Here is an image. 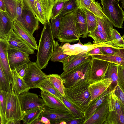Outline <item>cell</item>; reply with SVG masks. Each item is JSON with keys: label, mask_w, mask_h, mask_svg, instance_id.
I'll return each instance as SVG.
<instances>
[{"label": "cell", "mask_w": 124, "mask_h": 124, "mask_svg": "<svg viewBox=\"0 0 124 124\" xmlns=\"http://www.w3.org/2000/svg\"><path fill=\"white\" fill-rule=\"evenodd\" d=\"M114 92L116 96L124 106V92L118 85L114 90Z\"/></svg>", "instance_id": "50"}, {"label": "cell", "mask_w": 124, "mask_h": 124, "mask_svg": "<svg viewBox=\"0 0 124 124\" xmlns=\"http://www.w3.org/2000/svg\"><path fill=\"white\" fill-rule=\"evenodd\" d=\"M29 67L23 79L30 89L38 88L48 78L36 62H31L28 64Z\"/></svg>", "instance_id": "8"}, {"label": "cell", "mask_w": 124, "mask_h": 124, "mask_svg": "<svg viewBox=\"0 0 124 124\" xmlns=\"http://www.w3.org/2000/svg\"><path fill=\"white\" fill-rule=\"evenodd\" d=\"M109 112L103 124H124V106L115 95L114 90L108 98Z\"/></svg>", "instance_id": "7"}, {"label": "cell", "mask_w": 124, "mask_h": 124, "mask_svg": "<svg viewBox=\"0 0 124 124\" xmlns=\"http://www.w3.org/2000/svg\"><path fill=\"white\" fill-rule=\"evenodd\" d=\"M77 33L80 38L88 36L86 16L85 12L78 8L74 11Z\"/></svg>", "instance_id": "19"}, {"label": "cell", "mask_w": 124, "mask_h": 124, "mask_svg": "<svg viewBox=\"0 0 124 124\" xmlns=\"http://www.w3.org/2000/svg\"><path fill=\"white\" fill-rule=\"evenodd\" d=\"M43 108L37 107L29 110L23 114L22 120L24 124H31L36 119L39 118Z\"/></svg>", "instance_id": "32"}, {"label": "cell", "mask_w": 124, "mask_h": 124, "mask_svg": "<svg viewBox=\"0 0 124 124\" xmlns=\"http://www.w3.org/2000/svg\"><path fill=\"white\" fill-rule=\"evenodd\" d=\"M14 21L6 12L0 10V39L8 38L13 30Z\"/></svg>", "instance_id": "17"}, {"label": "cell", "mask_w": 124, "mask_h": 124, "mask_svg": "<svg viewBox=\"0 0 124 124\" xmlns=\"http://www.w3.org/2000/svg\"><path fill=\"white\" fill-rule=\"evenodd\" d=\"M118 65L110 62L105 75L104 78H110L112 81L109 87L111 91L114 90L118 85Z\"/></svg>", "instance_id": "30"}, {"label": "cell", "mask_w": 124, "mask_h": 124, "mask_svg": "<svg viewBox=\"0 0 124 124\" xmlns=\"http://www.w3.org/2000/svg\"><path fill=\"white\" fill-rule=\"evenodd\" d=\"M36 5L40 18V22L44 25L46 22L43 11L39 0H35Z\"/></svg>", "instance_id": "49"}, {"label": "cell", "mask_w": 124, "mask_h": 124, "mask_svg": "<svg viewBox=\"0 0 124 124\" xmlns=\"http://www.w3.org/2000/svg\"><path fill=\"white\" fill-rule=\"evenodd\" d=\"M22 8L30 10L36 16L39 22L40 18L36 7L35 0H19Z\"/></svg>", "instance_id": "38"}, {"label": "cell", "mask_w": 124, "mask_h": 124, "mask_svg": "<svg viewBox=\"0 0 124 124\" xmlns=\"http://www.w3.org/2000/svg\"><path fill=\"white\" fill-rule=\"evenodd\" d=\"M89 85L87 81H80L65 88V96L68 99L84 113L91 102L88 88Z\"/></svg>", "instance_id": "2"}, {"label": "cell", "mask_w": 124, "mask_h": 124, "mask_svg": "<svg viewBox=\"0 0 124 124\" xmlns=\"http://www.w3.org/2000/svg\"><path fill=\"white\" fill-rule=\"evenodd\" d=\"M88 36L92 38L94 40L93 43L95 44L105 43L111 40L97 28L93 32L89 33Z\"/></svg>", "instance_id": "39"}, {"label": "cell", "mask_w": 124, "mask_h": 124, "mask_svg": "<svg viewBox=\"0 0 124 124\" xmlns=\"http://www.w3.org/2000/svg\"><path fill=\"white\" fill-rule=\"evenodd\" d=\"M8 55L9 62L11 70L24 63L29 64L31 62L29 55L18 50L8 47Z\"/></svg>", "instance_id": "14"}, {"label": "cell", "mask_w": 124, "mask_h": 124, "mask_svg": "<svg viewBox=\"0 0 124 124\" xmlns=\"http://www.w3.org/2000/svg\"><path fill=\"white\" fill-rule=\"evenodd\" d=\"M43 25L38 46L36 62L41 70L46 68L51 58L54 51V41L50 21L46 22Z\"/></svg>", "instance_id": "1"}, {"label": "cell", "mask_w": 124, "mask_h": 124, "mask_svg": "<svg viewBox=\"0 0 124 124\" xmlns=\"http://www.w3.org/2000/svg\"><path fill=\"white\" fill-rule=\"evenodd\" d=\"M38 88L40 89L41 90L46 91L53 95L62 100L61 97L62 96L57 90L48 78Z\"/></svg>", "instance_id": "36"}, {"label": "cell", "mask_w": 124, "mask_h": 124, "mask_svg": "<svg viewBox=\"0 0 124 124\" xmlns=\"http://www.w3.org/2000/svg\"><path fill=\"white\" fill-rule=\"evenodd\" d=\"M84 12L86 15L88 31L89 33L96 29L97 21L95 16L92 12L88 11Z\"/></svg>", "instance_id": "41"}, {"label": "cell", "mask_w": 124, "mask_h": 124, "mask_svg": "<svg viewBox=\"0 0 124 124\" xmlns=\"http://www.w3.org/2000/svg\"><path fill=\"white\" fill-rule=\"evenodd\" d=\"M28 67V64L24 63L16 67L15 69L18 74L23 78L27 73Z\"/></svg>", "instance_id": "48"}, {"label": "cell", "mask_w": 124, "mask_h": 124, "mask_svg": "<svg viewBox=\"0 0 124 124\" xmlns=\"http://www.w3.org/2000/svg\"></svg>", "instance_id": "59"}, {"label": "cell", "mask_w": 124, "mask_h": 124, "mask_svg": "<svg viewBox=\"0 0 124 124\" xmlns=\"http://www.w3.org/2000/svg\"><path fill=\"white\" fill-rule=\"evenodd\" d=\"M56 1H63V0H55Z\"/></svg>", "instance_id": "58"}, {"label": "cell", "mask_w": 124, "mask_h": 124, "mask_svg": "<svg viewBox=\"0 0 124 124\" xmlns=\"http://www.w3.org/2000/svg\"><path fill=\"white\" fill-rule=\"evenodd\" d=\"M61 17L58 16L54 18L52 17L50 19L51 27L53 38L57 39V36L59 29Z\"/></svg>", "instance_id": "45"}, {"label": "cell", "mask_w": 124, "mask_h": 124, "mask_svg": "<svg viewBox=\"0 0 124 124\" xmlns=\"http://www.w3.org/2000/svg\"><path fill=\"white\" fill-rule=\"evenodd\" d=\"M112 82L110 78H106L90 84L88 88L91 96V103L107 90Z\"/></svg>", "instance_id": "20"}, {"label": "cell", "mask_w": 124, "mask_h": 124, "mask_svg": "<svg viewBox=\"0 0 124 124\" xmlns=\"http://www.w3.org/2000/svg\"><path fill=\"white\" fill-rule=\"evenodd\" d=\"M44 123L39 118L35 119L31 123V124H43Z\"/></svg>", "instance_id": "55"}, {"label": "cell", "mask_w": 124, "mask_h": 124, "mask_svg": "<svg viewBox=\"0 0 124 124\" xmlns=\"http://www.w3.org/2000/svg\"><path fill=\"white\" fill-rule=\"evenodd\" d=\"M110 42V40L105 43L95 44L92 43L90 41L83 44L79 40L78 42L76 44L71 45L67 43L60 46L64 54L70 55L86 53L94 48L105 45Z\"/></svg>", "instance_id": "12"}, {"label": "cell", "mask_w": 124, "mask_h": 124, "mask_svg": "<svg viewBox=\"0 0 124 124\" xmlns=\"http://www.w3.org/2000/svg\"><path fill=\"white\" fill-rule=\"evenodd\" d=\"M67 0L63 1L55 0V2L52 9L51 17L54 18L59 15L65 3Z\"/></svg>", "instance_id": "46"}, {"label": "cell", "mask_w": 124, "mask_h": 124, "mask_svg": "<svg viewBox=\"0 0 124 124\" xmlns=\"http://www.w3.org/2000/svg\"><path fill=\"white\" fill-rule=\"evenodd\" d=\"M95 16L97 23L96 28L111 40L112 31L114 26L113 24L107 18L103 19L96 16Z\"/></svg>", "instance_id": "29"}, {"label": "cell", "mask_w": 124, "mask_h": 124, "mask_svg": "<svg viewBox=\"0 0 124 124\" xmlns=\"http://www.w3.org/2000/svg\"><path fill=\"white\" fill-rule=\"evenodd\" d=\"M77 33L74 12L62 17L57 39L63 43H74L79 40Z\"/></svg>", "instance_id": "3"}, {"label": "cell", "mask_w": 124, "mask_h": 124, "mask_svg": "<svg viewBox=\"0 0 124 124\" xmlns=\"http://www.w3.org/2000/svg\"><path fill=\"white\" fill-rule=\"evenodd\" d=\"M78 8L76 0H67L65 3L58 16L62 17L67 14L74 12Z\"/></svg>", "instance_id": "40"}, {"label": "cell", "mask_w": 124, "mask_h": 124, "mask_svg": "<svg viewBox=\"0 0 124 124\" xmlns=\"http://www.w3.org/2000/svg\"><path fill=\"white\" fill-rule=\"evenodd\" d=\"M61 100L65 105L69 109L76 118L82 117L84 116L85 113L80 110L71 102L65 96H62Z\"/></svg>", "instance_id": "37"}, {"label": "cell", "mask_w": 124, "mask_h": 124, "mask_svg": "<svg viewBox=\"0 0 124 124\" xmlns=\"http://www.w3.org/2000/svg\"><path fill=\"white\" fill-rule=\"evenodd\" d=\"M111 40L116 46L120 48L124 47V39L116 29H112Z\"/></svg>", "instance_id": "44"}, {"label": "cell", "mask_w": 124, "mask_h": 124, "mask_svg": "<svg viewBox=\"0 0 124 124\" xmlns=\"http://www.w3.org/2000/svg\"><path fill=\"white\" fill-rule=\"evenodd\" d=\"M86 53L69 55L61 62L63 65V72L68 71L88 59Z\"/></svg>", "instance_id": "21"}, {"label": "cell", "mask_w": 124, "mask_h": 124, "mask_svg": "<svg viewBox=\"0 0 124 124\" xmlns=\"http://www.w3.org/2000/svg\"><path fill=\"white\" fill-rule=\"evenodd\" d=\"M11 84L6 78L0 64V89L8 93L11 89Z\"/></svg>", "instance_id": "43"}, {"label": "cell", "mask_w": 124, "mask_h": 124, "mask_svg": "<svg viewBox=\"0 0 124 124\" xmlns=\"http://www.w3.org/2000/svg\"><path fill=\"white\" fill-rule=\"evenodd\" d=\"M40 93L41 97L46 103V105L49 108L63 110L71 113L62 101L54 95L43 90H41Z\"/></svg>", "instance_id": "23"}, {"label": "cell", "mask_w": 124, "mask_h": 124, "mask_svg": "<svg viewBox=\"0 0 124 124\" xmlns=\"http://www.w3.org/2000/svg\"><path fill=\"white\" fill-rule=\"evenodd\" d=\"M39 118L44 124H51L50 120L48 118L42 116L41 114L39 116Z\"/></svg>", "instance_id": "53"}, {"label": "cell", "mask_w": 124, "mask_h": 124, "mask_svg": "<svg viewBox=\"0 0 124 124\" xmlns=\"http://www.w3.org/2000/svg\"><path fill=\"white\" fill-rule=\"evenodd\" d=\"M110 62L91 58L88 82L90 84L104 79Z\"/></svg>", "instance_id": "9"}, {"label": "cell", "mask_w": 124, "mask_h": 124, "mask_svg": "<svg viewBox=\"0 0 124 124\" xmlns=\"http://www.w3.org/2000/svg\"><path fill=\"white\" fill-rule=\"evenodd\" d=\"M8 43L6 40L0 39V64L6 78L11 84L13 78L8 55Z\"/></svg>", "instance_id": "15"}, {"label": "cell", "mask_w": 124, "mask_h": 124, "mask_svg": "<svg viewBox=\"0 0 124 124\" xmlns=\"http://www.w3.org/2000/svg\"><path fill=\"white\" fill-rule=\"evenodd\" d=\"M0 10L6 12L5 7L3 0H0Z\"/></svg>", "instance_id": "54"}, {"label": "cell", "mask_w": 124, "mask_h": 124, "mask_svg": "<svg viewBox=\"0 0 124 124\" xmlns=\"http://www.w3.org/2000/svg\"><path fill=\"white\" fill-rule=\"evenodd\" d=\"M78 8L84 12L88 11L94 15L99 12L101 7L98 1L92 0H76Z\"/></svg>", "instance_id": "28"}, {"label": "cell", "mask_w": 124, "mask_h": 124, "mask_svg": "<svg viewBox=\"0 0 124 124\" xmlns=\"http://www.w3.org/2000/svg\"><path fill=\"white\" fill-rule=\"evenodd\" d=\"M12 71L13 80L11 84V89L18 96L23 93L28 91L30 89L23 78L18 74L15 69Z\"/></svg>", "instance_id": "26"}, {"label": "cell", "mask_w": 124, "mask_h": 124, "mask_svg": "<svg viewBox=\"0 0 124 124\" xmlns=\"http://www.w3.org/2000/svg\"><path fill=\"white\" fill-rule=\"evenodd\" d=\"M69 56L64 53L63 51L61 48L58 41L54 40L53 52L50 60L52 62H62Z\"/></svg>", "instance_id": "33"}, {"label": "cell", "mask_w": 124, "mask_h": 124, "mask_svg": "<svg viewBox=\"0 0 124 124\" xmlns=\"http://www.w3.org/2000/svg\"><path fill=\"white\" fill-rule=\"evenodd\" d=\"M6 12L14 20L21 16L22 7L19 0H3Z\"/></svg>", "instance_id": "25"}, {"label": "cell", "mask_w": 124, "mask_h": 124, "mask_svg": "<svg viewBox=\"0 0 124 124\" xmlns=\"http://www.w3.org/2000/svg\"><path fill=\"white\" fill-rule=\"evenodd\" d=\"M47 77L60 93L63 96H65V88L60 75L56 74H49L47 75Z\"/></svg>", "instance_id": "31"}, {"label": "cell", "mask_w": 124, "mask_h": 124, "mask_svg": "<svg viewBox=\"0 0 124 124\" xmlns=\"http://www.w3.org/2000/svg\"><path fill=\"white\" fill-rule=\"evenodd\" d=\"M91 64L90 58L75 68L61 74L65 87L69 88L80 81L88 82Z\"/></svg>", "instance_id": "4"}, {"label": "cell", "mask_w": 124, "mask_h": 124, "mask_svg": "<svg viewBox=\"0 0 124 124\" xmlns=\"http://www.w3.org/2000/svg\"><path fill=\"white\" fill-rule=\"evenodd\" d=\"M91 58L107 61L124 66V47L120 48L112 55H98L91 56Z\"/></svg>", "instance_id": "27"}, {"label": "cell", "mask_w": 124, "mask_h": 124, "mask_svg": "<svg viewBox=\"0 0 124 124\" xmlns=\"http://www.w3.org/2000/svg\"><path fill=\"white\" fill-rule=\"evenodd\" d=\"M118 85L124 92V66L118 65Z\"/></svg>", "instance_id": "47"}, {"label": "cell", "mask_w": 124, "mask_h": 124, "mask_svg": "<svg viewBox=\"0 0 124 124\" xmlns=\"http://www.w3.org/2000/svg\"><path fill=\"white\" fill-rule=\"evenodd\" d=\"M18 96L23 114L36 108H43L46 105L42 98L35 93L28 91L22 93Z\"/></svg>", "instance_id": "10"}, {"label": "cell", "mask_w": 124, "mask_h": 124, "mask_svg": "<svg viewBox=\"0 0 124 124\" xmlns=\"http://www.w3.org/2000/svg\"><path fill=\"white\" fill-rule=\"evenodd\" d=\"M8 47L24 52L29 55L34 53L35 50L31 47L22 38L13 30L6 40Z\"/></svg>", "instance_id": "16"}, {"label": "cell", "mask_w": 124, "mask_h": 124, "mask_svg": "<svg viewBox=\"0 0 124 124\" xmlns=\"http://www.w3.org/2000/svg\"><path fill=\"white\" fill-rule=\"evenodd\" d=\"M111 92L109 87L101 94L92 101L85 112L84 117L85 121L95 112L100 106L108 99V95Z\"/></svg>", "instance_id": "24"}, {"label": "cell", "mask_w": 124, "mask_h": 124, "mask_svg": "<svg viewBox=\"0 0 124 124\" xmlns=\"http://www.w3.org/2000/svg\"><path fill=\"white\" fill-rule=\"evenodd\" d=\"M13 29L16 33L22 38L32 48L35 50L38 49V46L35 38L16 20H14V22Z\"/></svg>", "instance_id": "22"}, {"label": "cell", "mask_w": 124, "mask_h": 124, "mask_svg": "<svg viewBox=\"0 0 124 124\" xmlns=\"http://www.w3.org/2000/svg\"><path fill=\"white\" fill-rule=\"evenodd\" d=\"M18 96L11 89L7 93L6 124H19L22 120L23 114Z\"/></svg>", "instance_id": "5"}, {"label": "cell", "mask_w": 124, "mask_h": 124, "mask_svg": "<svg viewBox=\"0 0 124 124\" xmlns=\"http://www.w3.org/2000/svg\"><path fill=\"white\" fill-rule=\"evenodd\" d=\"M99 47L101 52L102 54L104 55L114 54L120 48L115 45L111 40L109 44Z\"/></svg>", "instance_id": "42"}, {"label": "cell", "mask_w": 124, "mask_h": 124, "mask_svg": "<svg viewBox=\"0 0 124 124\" xmlns=\"http://www.w3.org/2000/svg\"><path fill=\"white\" fill-rule=\"evenodd\" d=\"M109 112L108 99L85 122L84 124H103Z\"/></svg>", "instance_id": "18"}, {"label": "cell", "mask_w": 124, "mask_h": 124, "mask_svg": "<svg viewBox=\"0 0 124 124\" xmlns=\"http://www.w3.org/2000/svg\"><path fill=\"white\" fill-rule=\"evenodd\" d=\"M16 20L32 35L34 32L39 29V21L30 10L22 8L21 16Z\"/></svg>", "instance_id": "13"}, {"label": "cell", "mask_w": 124, "mask_h": 124, "mask_svg": "<svg viewBox=\"0 0 124 124\" xmlns=\"http://www.w3.org/2000/svg\"><path fill=\"white\" fill-rule=\"evenodd\" d=\"M103 12L115 27L123 28L124 10L119 5L120 0H100Z\"/></svg>", "instance_id": "6"}, {"label": "cell", "mask_w": 124, "mask_h": 124, "mask_svg": "<svg viewBox=\"0 0 124 124\" xmlns=\"http://www.w3.org/2000/svg\"><path fill=\"white\" fill-rule=\"evenodd\" d=\"M43 11L46 22L50 21L55 0H39Z\"/></svg>", "instance_id": "35"}, {"label": "cell", "mask_w": 124, "mask_h": 124, "mask_svg": "<svg viewBox=\"0 0 124 124\" xmlns=\"http://www.w3.org/2000/svg\"><path fill=\"white\" fill-rule=\"evenodd\" d=\"M7 93L0 90V123L6 124V113L7 106Z\"/></svg>", "instance_id": "34"}, {"label": "cell", "mask_w": 124, "mask_h": 124, "mask_svg": "<svg viewBox=\"0 0 124 124\" xmlns=\"http://www.w3.org/2000/svg\"><path fill=\"white\" fill-rule=\"evenodd\" d=\"M120 1L121 3L122 4L121 6L122 7L124 8V0H120Z\"/></svg>", "instance_id": "56"}, {"label": "cell", "mask_w": 124, "mask_h": 124, "mask_svg": "<svg viewBox=\"0 0 124 124\" xmlns=\"http://www.w3.org/2000/svg\"><path fill=\"white\" fill-rule=\"evenodd\" d=\"M41 115L48 118L51 124H59L62 121L66 122L76 118L70 112L51 108L46 105L43 108Z\"/></svg>", "instance_id": "11"}, {"label": "cell", "mask_w": 124, "mask_h": 124, "mask_svg": "<svg viewBox=\"0 0 124 124\" xmlns=\"http://www.w3.org/2000/svg\"><path fill=\"white\" fill-rule=\"evenodd\" d=\"M59 124H67V123L66 121H63L60 122Z\"/></svg>", "instance_id": "57"}, {"label": "cell", "mask_w": 124, "mask_h": 124, "mask_svg": "<svg viewBox=\"0 0 124 124\" xmlns=\"http://www.w3.org/2000/svg\"><path fill=\"white\" fill-rule=\"evenodd\" d=\"M85 121L84 116L81 117L76 118L66 121L67 124H84Z\"/></svg>", "instance_id": "51"}, {"label": "cell", "mask_w": 124, "mask_h": 124, "mask_svg": "<svg viewBox=\"0 0 124 124\" xmlns=\"http://www.w3.org/2000/svg\"><path fill=\"white\" fill-rule=\"evenodd\" d=\"M89 56H92L102 54L101 52L99 47H96L91 50L87 53Z\"/></svg>", "instance_id": "52"}]
</instances>
